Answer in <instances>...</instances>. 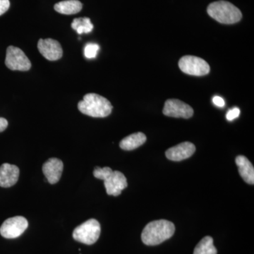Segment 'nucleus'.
I'll use <instances>...</instances> for the list:
<instances>
[{"label":"nucleus","mask_w":254,"mask_h":254,"mask_svg":"<svg viewBox=\"0 0 254 254\" xmlns=\"http://www.w3.org/2000/svg\"><path fill=\"white\" fill-rule=\"evenodd\" d=\"M175 225L166 220H154L149 222L141 234L142 242L145 245L156 246L173 236Z\"/></svg>","instance_id":"1"},{"label":"nucleus","mask_w":254,"mask_h":254,"mask_svg":"<svg viewBox=\"0 0 254 254\" xmlns=\"http://www.w3.org/2000/svg\"><path fill=\"white\" fill-rule=\"evenodd\" d=\"M78 108L83 115L102 118L109 116L113 107L104 97L95 93H88L78 103Z\"/></svg>","instance_id":"2"},{"label":"nucleus","mask_w":254,"mask_h":254,"mask_svg":"<svg viewBox=\"0 0 254 254\" xmlns=\"http://www.w3.org/2000/svg\"><path fill=\"white\" fill-rule=\"evenodd\" d=\"M95 178L104 181V185L108 195L118 196L121 194L122 190L127 187L126 177L120 171H113L108 167L99 168L96 167L93 171Z\"/></svg>","instance_id":"3"},{"label":"nucleus","mask_w":254,"mask_h":254,"mask_svg":"<svg viewBox=\"0 0 254 254\" xmlns=\"http://www.w3.org/2000/svg\"><path fill=\"white\" fill-rule=\"evenodd\" d=\"M207 12L210 17L223 24H233L242 18L240 9L226 1H218L209 4Z\"/></svg>","instance_id":"4"},{"label":"nucleus","mask_w":254,"mask_h":254,"mask_svg":"<svg viewBox=\"0 0 254 254\" xmlns=\"http://www.w3.org/2000/svg\"><path fill=\"white\" fill-rule=\"evenodd\" d=\"M100 225L95 219H90L75 228L73 237L75 240L87 245L95 244L99 239Z\"/></svg>","instance_id":"5"},{"label":"nucleus","mask_w":254,"mask_h":254,"mask_svg":"<svg viewBox=\"0 0 254 254\" xmlns=\"http://www.w3.org/2000/svg\"><path fill=\"white\" fill-rule=\"evenodd\" d=\"M179 66L182 72L191 76H205L210 72V66L204 60L191 55L182 58L179 62Z\"/></svg>","instance_id":"6"},{"label":"nucleus","mask_w":254,"mask_h":254,"mask_svg":"<svg viewBox=\"0 0 254 254\" xmlns=\"http://www.w3.org/2000/svg\"><path fill=\"white\" fill-rule=\"evenodd\" d=\"M5 64L13 71H26L31 67V62L27 56L20 48L14 46L8 47Z\"/></svg>","instance_id":"7"},{"label":"nucleus","mask_w":254,"mask_h":254,"mask_svg":"<svg viewBox=\"0 0 254 254\" xmlns=\"http://www.w3.org/2000/svg\"><path fill=\"white\" fill-rule=\"evenodd\" d=\"M28 226V220L24 217L16 216L8 218L0 227V235L6 239L17 238L26 231Z\"/></svg>","instance_id":"8"},{"label":"nucleus","mask_w":254,"mask_h":254,"mask_svg":"<svg viewBox=\"0 0 254 254\" xmlns=\"http://www.w3.org/2000/svg\"><path fill=\"white\" fill-rule=\"evenodd\" d=\"M163 114L172 118L189 119L193 116V110L181 100L170 99L165 102Z\"/></svg>","instance_id":"9"},{"label":"nucleus","mask_w":254,"mask_h":254,"mask_svg":"<svg viewBox=\"0 0 254 254\" xmlns=\"http://www.w3.org/2000/svg\"><path fill=\"white\" fill-rule=\"evenodd\" d=\"M38 49L46 59L50 61H56L63 57V50L59 42L55 40L40 39L38 43Z\"/></svg>","instance_id":"10"},{"label":"nucleus","mask_w":254,"mask_h":254,"mask_svg":"<svg viewBox=\"0 0 254 254\" xmlns=\"http://www.w3.org/2000/svg\"><path fill=\"white\" fill-rule=\"evenodd\" d=\"M195 151L194 144L190 142H184L180 144L169 148L165 152V155L169 160L173 161H182L190 158Z\"/></svg>","instance_id":"11"},{"label":"nucleus","mask_w":254,"mask_h":254,"mask_svg":"<svg viewBox=\"0 0 254 254\" xmlns=\"http://www.w3.org/2000/svg\"><path fill=\"white\" fill-rule=\"evenodd\" d=\"M64 164L60 159L52 158L47 160L43 166V173L51 185L58 183L63 174Z\"/></svg>","instance_id":"12"},{"label":"nucleus","mask_w":254,"mask_h":254,"mask_svg":"<svg viewBox=\"0 0 254 254\" xmlns=\"http://www.w3.org/2000/svg\"><path fill=\"white\" fill-rule=\"evenodd\" d=\"M19 177V169L14 165L4 163L0 166V187L9 188L14 186Z\"/></svg>","instance_id":"13"},{"label":"nucleus","mask_w":254,"mask_h":254,"mask_svg":"<svg viewBox=\"0 0 254 254\" xmlns=\"http://www.w3.org/2000/svg\"><path fill=\"white\" fill-rule=\"evenodd\" d=\"M236 164L238 166L239 173L244 181L249 185H254V168L250 160L243 155H239L236 158Z\"/></svg>","instance_id":"14"},{"label":"nucleus","mask_w":254,"mask_h":254,"mask_svg":"<svg viewBox=\"0 0 254 254\" xmlns=\"http://www.w3.org/2000/svg\"><path fill=\"white\" fill-rule=\"evenodd\" d=\"M82 3L78 0H66L55 5V11L62 14L71 15L77 14L82 9Z\"/></svg>","instance_id":"15"},{"label":"nucleus","mask_w":254,"mask_h":254,"mask_svg":"<svg viewBox=\"0 0 254 254\" xmlns=\"http://www.w3.org/2000/svg\"><path fill=\"white\" fill-rule=\"evenodd\" d=\"M146 141V136L143 133H132L122 140L120 143V148L125 150H132L141 146Z\"/></svg>","instance_id":"16"},{"label":"nucleus","mask_w":254,"mask_h":254,"mask_svg":"<svg viewBox=\"0 0 254 254\" xmlns=\"http://www.w3.org/2000/svg\"><path fill=\"white\" fill-rule=\"evenodd\" d=\"M218 251L213 245L211 237H205L195 247L193 254H217Z\"/></svg>","instance_id":"17"},{"label":"nucleus","mask_w":254,"mask_h":254,"mask_svg":"<svg viewBox=\"0 0 254 254\" xmlns=\"http://www.w3.org/2000/svg\"><path fill=\"white\" fill-rule=\"evenodd\" d=\"M71 28L77 32L78 34L91 33L93 29V25L89 18H77L73 20Z\"/></svg>","instance_id":"18"},{"label":"nucleus","mask_w":254,"mask_h":254,"mask_svg":"<svg viewBox=\"0 0 254 254\" xmlns=\"http://www.w3.org/2000/svg\"><path fill=\"white\" fill-rule=\"evenodd\" d=\"M100 50V46L95 43H88L84 48L85 57L88 59L96 58L97 54Z\"/></svg>","instance_id":"19"},{"label":"nucleus","mask_w":254,"mask_h":254,"mask_svg":"<svg viewBox=\"0 0 254 254\" xmlns=\"http://www.w3.org/2000/svg\"><path fill=\"white\" fill-rule=\"evenodd\" d=\"M240 115V110L238 108H234L229 110L226 115V118L228 121H232L238 118Z\"/></svg>","instance_id":"20"},{"label":"nucleus","mask_w":254,"mask_h":254,"mask_svg":"<svg viewBox=\"0 0 254 254\" xmlns=\"http://www.w3.org/2000/svg\"><path fill=\"white\" fill-rule=\"evenodd\" d=\"M9 0H0V16L4 14L9 9Z\"/></svg>","instance_id":"21"},{"label":"nucleus","mask_w":254,"mask_h":254,"mask_svg":"<svg viewBox=\"0 0 254 254\" xmlns=\"http://www.w3.org/2000/svg\"><path fill=\"white\" fill-rule=\"evenodd\" d=\"M213 103L214 105H216V106L219 107V108H222V107L225 106V100H224L223 98H221V97L218 96H214L213 98Z\"/></svg>","instance_id":"22"},{"label":"nucleus","mask_w":254,"mask_h":254,"mask_svg":"<svg viewBox=\"0 0 254 254\" xmlns=\"http://www.w3.org/2000/svg\"><path fill=\"white\" fill-rule=\"evenodd\" d=\"M8 127V121L6 119L0 118V132L4 131Z\"/></svg>","instance_id":"23"}]
</instances>
